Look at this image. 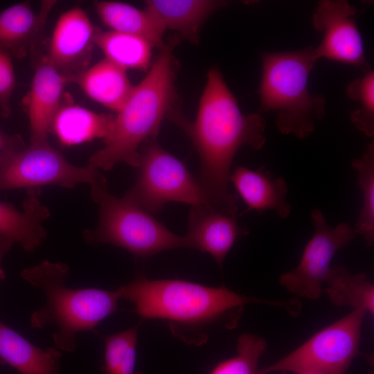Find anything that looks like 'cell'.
<instances>
[{"instance_id":"cell-20","label":"cell","mask_w":374,"mask_h":374,"mask_svg":"<svg viewBox=\"0 0 374 374\" xmlns=\"http://www.w3.org/2000/svg\"><path fill=\"white\" fill-rule=\"evenodd\" d=\"M30 194L19 211L12 204L0 201V237L21 244L28 251H34L46 236L42 222L49 213L35 197Z\"/></svg>"},{"instance_id":"cell-26","label":"cell","mask_w":374,"mask_h":374,"mask_svg":"<svg viewBox=\"0 0 374 374\" xmlns=\"http://www.w3.org/2000/svg\"><path fill=\"white\" fill-rule=\"evenodd\" d=\"M139 325L105 337L103 374H143L136 368Z\"/></svg>"},{"instance_id":"cell-10","label":"cell","mask_w":374,"mask_h":374,"mask_svg":"<svg viewBox=\"0 0 374 374\" xmlns=\"http://www.w3.org/2000/svg\"><path fill=\"white\" fill-rule=\"evenodd\" d=\"M314 228L297 267L283 274L280 284L301 297L318 299L329 274L335 254L355 238L354 229L346 222L329 226L323 213L314 208L311 213Z\"/></svg>"},{"instance_id":"cell-2","label":"cell","mask_w":374,"mask_h":374,"mask_svg":"<svg viewBox=\"0 0 374 374\" xmlns=\"http://www.w3.org/2000/svg\"><path fill=\"white\" fill-rule=\"evenodd\" d=\"M120 299L134 305L133 312L144 319L166 320L172 334L188 344L199 345L203 332L215 322L235 314L249 303L285 308L294 312L296 302L271 301L247 296L224 286L208 287L177 280H151L143 276L116 289Z\"/></svg>"},{"instance_id":"cell-17","label":"cell","mask_w":374,"mask_h":374,"mask_svg":"<svg viewBox=\"0 0 374 374\" xmlns=\"http://www.w3.org/2000/svg\"><path fill=\"white\" fill-rule=\"evenodd\" d=\"M126 71L105 58L69 80L75 82L91 99L117 113L134 88Z\"/></svg>"},{"instance_id":"cell-7","label":"cell","mask_w":374,"mask_h":374,"mask_svg":"<svg viewBox=\"0 0 374 374\" xmlns=\"http://www.w3.org/2000/svg\"><path fill=\"white\" fill-rule=\"evenodd\" d=\"M137 168L136 180L125 197L151 214L159 213L170 202L212 207L184 163L154 139L140 149Z\"/></svg>"},{"instance_id":"cell-3","label":"cell","mask_w":374,"mask_h":374,"mask_svg":"<svg viewBox=\"0 0 374 374\" xmlns=\"http://www.w3.org/2000/svg\"><path fill=\"white\" fill-rule=\"evenodd\" d=\"M179 40V37H174L160 49L148 73L134 87L114 116L103 148L91 155L88 168L109 170L119 162L138 167L143 143L155 139L176 99V64L172 51Z\"/></svg>"},{"instance_id":"cell-11","label":"cell","mask_w":374,"mask_h":374,"mask_svg":"<svg viewBox=\"0 0 374 374\" xmlns=\"http://www.w3.org/2000/svg\"><path fill=\"white\" fill-rule=\"evenodd\" d=\"M357 8L346 0L319 1L312 15V25L323 33L315 47L319 57L371 69L364 55L363 40L356 23Z\"/></svg>"},{"instance_id":"cell-16","label":"cell","mask_w":374,"mask_h":374,"mask_svg":"<svg viewBox=\"0 0 374 374\" xmlns=\"http://www.w3.org/2000/svg\"><path fill=\"white\" fill-rule=\"evenodd\" d=\"M227 3L213 0H148L145 9L166 29L176 30L181 38L196 44L206 20Z\"/></svg>"},{"instance_id":"cell-30","label":"cell","mask_w":374,"mask_h":374,"mask_svg":"<svg viewBox=\"0 0 374 374\" xmlns=\"http://www.w3.org/2000/svg\"><path fill=\"white\" fill-rule=\"evenodd\" d=\"M24 145L23 141L19 136H8L0 130V153L7 149Z\"/></svg>"},{"instance_id":"cell-13","label":"cell","mask_w":374,"mask_h":374,"mask_svg":"<svg viewBox=\"0 0 374 374\" xmlns=\"http://www.w3.org/2000/svg\"><path fill=\"white\" fill-rule=\"evenodd\" d=\"M69 80L46 58L37 66L28 96L31 143L47 141L53 119L61 107L64 87Z\"/></svg>"},{"instance_id":"cell-32","label":"cell","mask_w":374,"mask_h":374,"mask_svg":"<svg viewBox=\"0 0 374 374\" xmlns=\"http://www.w3.org/2000/svg\"><path fill=\"white\" fill-rule=\"evenodd\" d=\"M298 374H320V373H314V372H303V373H300Z\"/></svg>"},{"instance_id":"cell-12","label":"cell","mask_w":374,"mask_h":374,"mask_svg":"<svg viewBox=\"0 0 374 374\" xmlns=\"http://www.w3.org/2000/svg\"><path fill=\"white\" fill-rule=\"evenodd\" d=\"M237 217L209 206H191L186 235L189 248L209 253L222 267L235 242L248 232L238 223Z\"/></svg>"},{"instance_id":"cell-25","label":"cell","mask_w":374,"mask_h":374,"mask_svg":"<svg viewBox=\"0 0 374 374\" xmlns=\"http://www.w3.org/2000/svg\"><path fill=\"white\" fill-rule=\"evenodd\" d=\"M351 166L357 174V182L362 191L363 204L354 229L368 247L374 242V142L366 146L361 158L354 159Z\"/></svg>"},{"instance_id":"cell-1","label":"cell","mask_w":374,"mask_h":374,"mask_svg":"<svg viewBox=\"0 0 374 374\" xmlns=\"http://www.w3.org/2000/svg\"><path fill=\"white\" fill-rule=\"evenodd\" d=\"M169 118L192 141L201 161L197 179L211 206L237 215L238 196L229 193L231 166L238 149L249 145L260 150L266 142V123L258 113L244 114L217 68L207 74L194 121L173 109Z\"/></svg>"},{"instance_id":"cell-24","label":"cell","mask_w":374,"mask_h":374,"mask_svg":"<svg viewBox=\"0 0 374 374\" xmlns=\"http://www.w3.org/2000/svg\"><path fill=\"white\" fill-rule=\"evenodd\" d=\"M324 285L334 305L351 306L373 314L374 286L365 274H353L344 266H333Z\"/></svg>"},{"instance_id":"cell-27","label":"cell","mask_w":374,"mask_h":374,"mask_svg":"<svg viewBox=\"0 0 374 374\" xmlns=\"http://www.w3.org/2000/svg\"><path fill=\"white\" fill-rule=\"evenodd\" d=\"M267 346L256 335L242 334L238 338L237 355L219 363L210 374H258V362Z\"/></svg>"},{"instance_id":"cell-22","label":"cell","mask_w":374,"mask_h":374,"mask_svg":"<svg viewBox=\"0 0 374 374\" xmlns=\"http://www.w3.org/2000/svg\"><path fill=\"white\" fill-rule=\"evenodd\" d=\"M94 6L99 17L111 30L142 37L159 49L166 44V28L145 9L112 1H96Z\"/></svg>"},{"instance_id":"cell-14","label":"cell","mask_w":374,"mask_h":374,"mask_svg":"<svg viewBox=\"0 0 374 374\" xmlns=\"http://www.w3.org/2000/svg\"><path fill=\"white\" fill-rule=\"evenodd\" d=\"M96 32L83 9L73 7L67 10L56 21L46 59L64 73L87 53L93 44Z\"/></svg>"},{"instance_id":"cell-5","label":"cell","mask_w":374,"mask_h":374,"mask_svg":"<svg viewBox=\"0 0 374 374\" xmlns=\"http://www.w3.org/2000/svg\"><path fill=\"white\" fill-rule=\"evenodd\" d=\"M318 60L313 46L292 52L261 53L260 110L276 114V126L282 134L306 139L326 114V98L311 93L308 86Z\"/></svg>"},{"instance_id":"cell-19","label":"cell","mask_w":374,"mask_h":374,"mask_svg":"<svg viewBox=\"0 0 374 374\" xmlns=\"http://www.w3.org/2000/svg\"><path fill=\"white\" fill-rule=\"evenodd\" d=\"M55 1L42 3L35 11L28 2L12 5L0 12V49L19 57L35 40L44 26Z\"/></svg>"},{"instance_id":"cell-29","label":"cell","mask_w":374,"mask_h":374,"mask_svg":"<svg viewBox=\"0 0 374 374\" xmlns=\"http://www.w3.org/2000/svg\"><path fill=\"white\" fill-rule=\"evenodd\" d=\"M16 85V78L12 56L0 49V114H10V100Z\"/></svg>"},{"instance_id":"cell-6","label":"cell","mask_w":374,"mask_h":374,"mask_svg":"<svg viewBox=\"0 0 374 374\" xmlns=\"http://www.w3.org/2000/svg\"><path fill=\"white\" fill-rule=\"evenodd\" d=\"M91 196L98 205L96 229L84 231L89 243H109L139 258L163 251L189 248L186 236L175 234L152 214L125 197L118 198L108 190L105 177L91 185Z\"/></svg>"},{"instance_id":"cell-9","label":"cell","mask_w":374,"mask_h":374,"mask_svg":"<svg viewBox=\"0 0 374 374\" xmlns=\"http://www.w3.org/2000/svg\"><path fill=\"white\" fill-rule=\"evenodd\" d=\"M103 177L97 170L73 165L48 141L0 153V191L50 185L71 188L82 183L91 186Z\"/></svg>"},{"instance_id":"cell-4","label":"cell","mask_w":374,"mask_h":374,"mask_svg":"<svg viewBox=\"0 0 374 374\" xmlns=\"http://www.w3.org/2000/svg\"><path fill=\"white\" fill-rule=\"evenodd\" d=\"M69 267L65 263L44 261L21 272V278L40 289L46 303L35 310L30 325L35 329L53 327L56 348L73 353L80 332L96 326L118 310V291L98 288L72 289L66 286Z\"/></svg>"},{"instance_id":"cell-28","label":"cell","mask_w":374,"mask_h":374,"mask_svg":"<svg viewBox=\"0 0 374 374\" xmlns=\"http://www.w3.org/2000/svg\"><path fill=\"white\" fill-rule=\"evenodd\" d=\"M350 99L360 107L350 114L352 123L366 136L374 135V72L370 69L350 82L346 89Z\"/></svg>"},{"instance_id":"cell-18","label":"cell","mask_w":374,"mask_h":374,"mask_svg":"<svg viewBox=\"0 0 374 374\" xmlns=\"http://www.w3.org/2000/svg\"><path fill=\"white\" fill-rule=\"evenodd\" d=\"M61 353L38 347L0 320V360L20 374H59Z\"/></svg>"},{"instance_id":"cell-8","label":"cell","mask_w":374,"mask_h":374,"mask_svg":"<svg viewBox=\"0 0 374 374\" xmlns=\"http://www.w3.org/2000/svg\"><path fill=\"white\" fill-rule=\"evenodd\" d=\"M367 312L354 309L326 327L276 363L259 370L272 372L345 374L353 359L360 355L363 321Z\"/></svg>"},{"instance_id":"cell-15","label":"cell","mask_w":374,"mask_h":374,"mask_svg":"<svg viewBox=\"0 0 374 374\" xmlns=\"http://www.w3.org/2000/svg\"><path fill=\"white\" fill-rule=\"evenodd\" d=\"M229 181L247 206L244 213L256 211L261 214L272 210L280 218H286L292 206L286 199L287 184L281 177H275L264 166L256 170L237 166Z\"/></svg>"},{"instance_id":"cell-23","label":"cell","mask_w":374,"mask_h":374,"mask_svg":"<svg viewBox=\"0 0 374 374\" xmlns=\"http://www.w3.org/2000/svg\"><path fill=\"white\" fill-rule=\"evenodd\" d=\"M105 58L125 69L147 71L151 62L152 48L146 39L113 30H96L93 38Z\"/></svg>"},{"instance_id":"cell-21","label":"cell","mask_w":374,"mask_h":374,"mask_svg":"<svg viewBox=\"0 0 374 374\" xmlns=\"http://www.w3.org/2000/svg\"><path fill=\"white\" fill-rule=\"evenodd\" d=\"M114 119L113 115L98 113L78 105H62L51 130L63 145H78L97 139H106Z\"/></svg>"},{"instance_id":"cell-31","label":"cell","mask_w":374,"mask_h":374,"mask_svg":"<svg viewBox=\"0 0 374 374\" xmlns=\"http://www.w3.org/2000/svg\"><path fill=\"white\" fill-rule=\"evenodd\" d=\"M13 244L11 241L0 237V279H4L6 277L2 268V261L5 255L10 251Z\"/></svg>"}]
</instances>
